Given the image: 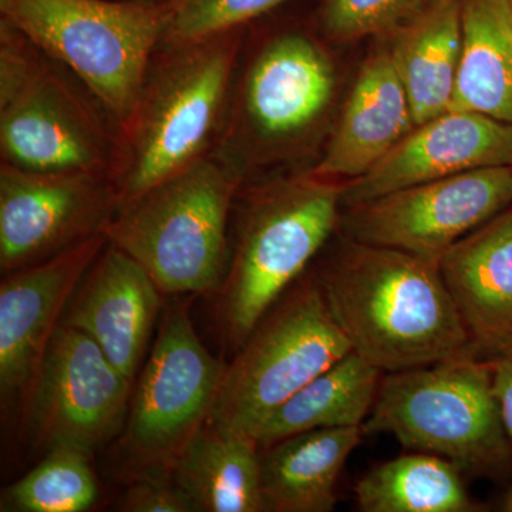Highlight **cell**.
Segmentation results:
<instances>
[{
	"mask_svg": "<svg viewBox=\"0 0 512 512\" xmlns=\"http://www.w3.org/2000/svg\"><path fill=\"white\" fill-rule=\"evenodd\" d=\"M343 185L308 174L254 192L218 289V318L234 352L303 274L340 222Z\"/></svg>",
	"mask_w": 512,
	"mask_h": 512,
	"instance_id": "obj_6",
	"label": "cell"
},
{
	"mask_svg": "<svg viewBox=\"0 0 512 512\" xmlns=\"http://www.w3.org/2000/svg\"><path fill=\"white\" fill-rule=\"evenodd\" d=\"M352 352L315 276L298 279L225 365L208 423L247 431Z\"/></svg>",
	"mask_w": 512,
	"mask_h": 512,
	"instance_id": "obj_8",
	"label": "cell"
},
{
	"mask_svg": "<svg viewBox=\"0 0 512 512\" xmlns=\"http://www.w3.org/2000/svg\"><path fill=\"white\" fill-rule=\"evenodd\" d=\"M316 279L352 352L380 372L480 353L439 262L348 238Z\"/></svg>",
	"mask_w": 512,
	"mask_h": 512,
	"instance_id": "obj_1",
	"label": "cell"
},
{
	"mask_svg": "<svg viewBox=\"0 0 512 512\" xmlns=\"http://www.w3.org/2000/svg\"><path fill=\"white\" fill-rule=\"evenodd\" d=\"M512 165V124L448 110L419 124L362 177L343 184V210L390 192L478 170Z\"/></svg>",
	"mask_w": 512,
	"mask_h": 512,
	"instance_id": "obj_15",
	"label": "cell"
},
{
	"mask_svg": "<svg viewBox=\"0 0 512 512\" xmlns=\"http://www.w3.org/2000/svg\"><path fill=\"white\" fill-rule=\"evenodd\" d=\"M488 359L493 369L495 396L512 447V343Z\"/></svg>",
	"mask_w": 512,
	"mask_h": 512,
	"instance_id": "obj_29",
	"label": "cell"
},
{
	"mask_svg": "<svg viewBox=\"0 0 512 512\" xmlns=\"http://www.w3.org/2000/svg\"><path fill=\"white\" fill-rule=\"evenodd\" d=\"M333 87L332 64L315 40L301 33L275 37L249 64L215 150L242 170L251 147L281 146L311 130Z\"/></svg>",
	"mask_w": 512,
	"mask_h": 512,
	"instance_id": "obj_12",
	"label": "cell"
},
{
	"mask_svg": "<svg viewBox=\"0 0 512 512\" xmlns=\"http://www.w3.org/2000/svg\"><path fill=\"white\" fill-rule=\"evenodd\" d=\"M464 473L447 458L410 451L373 467L355 485L362 512H476Z\"/></svg>",
	"mask_w": 512,
	"mask_h": 512,
	"instance_id": "obj_24",
	"label": "cell"
},
{
	"mask_svg": "<svg viewBox=\"0 0 512 512\" xmlns=\"http://www.w3.org/2000/svg\"><path fill=\"white\" fill-rule=\"evenodd\" d=\"M288 0H173L163 47L191 45L234 32Z\"/></svg>",
	"mask_w": 512,
	"mask_h": 512,
	"instance_id": "obj_26",
	"label": "cell"
},
{
	"mask_svg": "<svg viewBox=\"0 0 512 512\" xmlns=\"http://www.w3.org/2000/svg\"><path fill=\"white\" fill-rule=\"evenodd\" d=\"M362 429L365 436L390 434L406 450L447 458L468 476L501 480L512 471L493 369L480 353L384 373Z\"/></svg>",
	"mask_w": 512,
	"mask_h": 512,
	"instance_id": "obj_5",
	"label": "cell"
},
{
	"mask_svg": "<svg viewBox=\"0 0 512 512\" xmlns=\"http://www.w3.org/2000/svg\"><path fill=\"white\" fill-rule=\"evenodd\" d=\"M224 369L202 345L187 308L171 303L123 429L124 450L138 474L171 473L185 447L210 420Z\"/></svg>",
	"mask_w": 512,
	"mask_h": 512,
	"instance_id": "obj_9",
	"label": "cell"
},
{
	"mask_svg": "<svg viewBox=\"0 0 512 512\" xmlns=\"http://www.w3.org/2000/svg\"><path fill=\"white\" fill-rule=\"evenodd\" d=\"M235 32L165 47L151 64L130 123L119 136V208L211 153L224 124L237 63Z\"/></svg>",
	"mask_w": 512,
	"mask_h": 512,
	"instance_id": "obj_2",
	"label": "cell"
},
{
	"mask_svg": "<svg viewBox=\"0 0 512 512\" xmlns=\"http://www.w3.org/2000/svg\"><path fill=\"white\" fill-rule=\"evenodd\" d=\"M390 35L416 126L450 110L463 40L461 0H420Z\"/></svg>",
	"mask_w": 512,
	"mask_h": 512,
	"instance_id": "obj_19",
	"label": "cell"
},
{
	"mask_svg": "<svg viewBox=\"0 0 512 512\" xmlns=\"http://www.w3.org/2000/svg\"><path fill=\"white\" fill-rule=\"evenodd\" d=\"M420 0H326L323 22L333 39L390 35Z\"/></svg>",
	"mask_w": 512,
	"mask_h": 512,
	"instance_id": "obj_27",
	"label": "cell"
},
{
	"mask_svg": "<svg viewBox=\"0 0 512 512\" xmlns=\"http://www.w3.org/2000/svg\"><path fill=\"white\" fill-rule=\"evenodd\" d=\"M131 384L89 335L62 322L25 397L30 439L93 456L126 426Z\"/></svg>",
	"mask_w": 512,
	"mask_h": 512,
	"instance_id": "obj_10",
	"label": "cell"
},
{
	"mask_svg": "<svg viewBox=\"0 0 512 512\" xmlns=\"http://www.w3.org/2000/svg\"><path fill=\"white\" fill-rule=\"evenodd\" d=\"M461 56L450 110L512 124V9L508 0H461Z\"/></svg>",
	"mask_w": 512,
	"mask_h": 512,
	"instance_id": "obj_22",
	"label": "cell"
},
{
	"mask_svg": "<svg viewBox=\"0 0 512 512\" xmlns=\"http://www.w3.org/2000/svg\"><path fill=\"white\" fill-rule=\"evenodd\" d=\"M173 2L0 0V19L62 64L123 133L163 45Z\"/></svg>",
	"mask_w": 512,
	"mask_h": 512,
	"instance_id": "obj_4",
	"label": "cell"
},
{
	"mask_svg": "<svg viewBox=\"0 0 512 512\" xmlns=\"http://www.w3.org/2000/svg\"><path fill=\"white\" fill-rule=\"evenodd\" d=\"M508 3H510L511 9H512V0H508Z\"/></svg>",
	"mask_w": 512,
	"mask_h": 512,
	"instance_id": "obj_31",
	"label": "cell"
},
{
	"mask_svg": "<svg viewBox=\"0 0 512 512\" xmlns=\"http://www.w3.org/2000/svg\"><path fill=\"white\" fill-rule=\"evenodd\" d=\"M94 235L46 261L19 269L0 285V393L2 403L25 399L50 342L84 276L106 247Z\"/></svg>",
	"mask_w": 512,
	"mask_h": 512,
	"instance_id": "obj_14",
	"label": "cell"
},
{
	"mask_svg": "<svg viewBox=\"0 0 512 512\" xmlns=\"http://www.w3.org/2000/svg\"><path fill=\"white\" fill-rule=\"evenodd\" d=\"M412 104L389 50L377 52L360 70L316 177H362L413 128Z\"/></svg>",
	"mask_w": 512,
	"mask_h": 512,
	"instance_id": "obj_18",
	"label": "cell"
},
{
	"mask_svg": "<svg viewBox=\"0 0 512 512\" xmlns=\"http://www.w3.org/2000/svg\"><path fill=\"white\" fill-rule=\"evenodd\" d=\"M244 171L217 150L121 205L104 234L163 293H210L227 274L229 215Z\"/></svg>",
	"mask_w": 512,
	"mask_h": 512,
	"instance_id": "obj_3",
	"label": "cell"
},
{
	"mask_svg": "<svg viewBox=\"0 0 512 512\" xmlns=\"http://www.w3.org/2000/svg\"><path fill=\"white\" fill-rule=\"evenodd\" d=\"M89 454L69 447L46 451L25 477L3 488L2 512H84L99 500Z\"/></svg>",
	"mask_w": 512,
	"mask_h": 512,
	"instance_id": "obj_25",
	"label": "cell"
},
{
	"mask_svg": "<svg viewBox=\"0 0 512 512\" xmlns=\"http://www.w3.org/2000/svg\"><path fill=\"white\" fill-rule=\"evenodd\" d=\"M512 205V165L412 185L348 208L346 237L439 262L448 249Z\"/></svg>",
	"mask_w": 512,
	"mask_h": 512,
	"instance_id": "obj_11",
	"label": "cell"
},
{
	"mask_svg": "<svg viewBox=\"0 0 512 512\" xmlns=\"http://www.w3.org/2000/svg\"><path fill=\"white\" fill-rule=\"evenodd\" d=\"M503 510L507 512H512V487L505 494L503 501Z\"/></svg>",
	"mask_w": 512,
	"mask_h": 512,
	"instance_id": "obj_30",
	"label": "cell"
},
{
	"mask_svg": "<svg viewBox=\"0 0 512 512\" xmlns=\"http://www.w3.org/2000/svg\"><path fill=\"white\" fill-rule=\"evenodd\" d=\"M261 454L247 431L207 423L177 458L171 474L197 512H264Z\"/></svg>",
	"mask_w": 512,
	"mask_h": 512,
	"instance_id": "obj_21",
	"label": "cell"
},
{
	"mask_svg": "<svg viewBox=\"0 0 512 512\" xmlns=\"http://www.w3.org/2000/svg\"><path fill=\"white\" fill-rule=\"evenodd\" d=\"M117 510L123 512H197L183 488L168 471L137 474Z\"/></svg>",
	"mask_w": 512,
	"mask_h": 512,
	"instance_id": "obj_28",
	"label": "cell"
},
{
	"mask_svg": "<svg viewBox=\"0 0 512 512\" xmlns=\"http://www.w3.org/2000/svg\"><path fill=\"white\" fill-rule=\"evenodd\" d=\"M441 274L471 339L488 357L512 343V208L448 249Z\"/></svg>",
	"mask_w": 512,
	"mask_h": 512,
	"instance_id": "obj_17",
	"label": "cell"
},
{
	"mask_svg": "<svg viewBox=\"0 0 512 512\" xmlns=\"http://www.w3.org/2000/svg\"><path fill=\"white\" fill-rule=\"evenodd\" d=\"M119 137L15 26L0 19L2 163L36 173L114 177Z\"/></svg>",
	"mask_w": 512,
	"mask_h": 512,
	"instance_id": "obj_7",
	"label": "cell"
},
{
	"mask_svg": "<svg viewBox=\"0 0 512 512\" xmlns=\"http://www.w3.org/2000/svg\"><path fill=\"white\" fill-rule=\"evenodd\" d=\"M365 437L362 427L318 429L293 434L264 448V512L335 510L340 474Z\"/></svg>",
	"mask_w": 512,
	"mask_h": 512,
	"instance_id": "obj_20",
	"label": "cell"
},
{
	"mask_svg": "<svg viewBox=\"0 0 512 512\" xmlns=\"http://www.w3.org/2000/svg\"><path fill=\"white\" fill-rule=\"evenodd\" d=\"M384 373L350 352L289 397L252 431L261 450L293 434L362 427Z\"/></svg>",
	"mask_w": 512,
	"mask_h": 512,
	"instance_id": "obj_23",
	"label": "cell"
},
{
	"mask_svg": "<svg viewBox=\"0 0 512 512\" xmlns=\"http://www.w3.org/2000/svg\"><path fill=\"white\" fill-rule=\"evenodd\" d=\"M119 210L109 175L36 173L0 164V271L46 261L104 232Z\"/></svg>",
	"mask_w": 512,
	"mask_h": 512,
	"instance_id": "obj_13",
	"label": "cell"
},
{
	"mask_svg": "<svg viewBox=\"0 0 512 512\" xmlns=\"http://www.w3.org/2000/svg\"><path fill=\"white\" fill-rule=\"evenodd\" d=\"M161 292L136 259L107 242L74 293L66 318L134 380L161 306Z\"/></svg>",
	"mask_w": 512,
	"mask_h": 512,
	"instance_id": "obj_16",
	"label": "cell"
}]
</instances>
